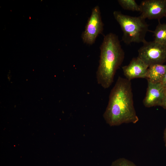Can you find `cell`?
<instances>
[{"label": "cell", "mask_w": 166, "mask_h": 166, "mask_svg": "<svg viewBox=\"0 0 166 166\" xmlns=\"http://www.w3.org/2000/svg\"><path fill=\"white\" fill-rule=\"evenodd\" d=\"M104 118L111 126L139 121L134 107L130 81L119 77L111 89Z\"/></svg>", "instance_id": "cell-1"}, {"label": "cell", "mask_w": 166, "mask_h": 166, "mask_svg": "<svg viewBox=\"0 0 166 166\" xmlns=\"http://www.w3.org/2000/svg\"><path fill=\"white\" fill-rule=\"evenodd\" d=\"M100 49L96 78L98 84L106 89L113 82L116 72L123 61L124 52L118 36L112 33L104 36Z\"/></svg>", "instance_id": "cell-2"}, {"label": "cell", "mask_w": 166, "mask_h": 166, "mask_svg": "<svg viewBox=\"0 0 166 166\" xmlns=\"http://www.w3.org/2000/svg\"><path fill=\"white\" fill-rule=\"evenodd\" d=\"M113 15L123 32L122 41L125 43H143L146 41V35L149 30L148 25L145 19L140 16H131L124 15L121 11H114Z\"/></svg>", "instance_id": "cell-3"}, {"label": "cell", "mask_w": 166, "mask_h": 166, "mask_svg": "<svg viewBox=\"0 0 166 166\" xmlns=\"http://www.w3.org/2000/svg\"><path fill=\"white\" fill-rule=\"evenodd\" d=\"M137 57L148 67L151 65L163 64L166 61V46L155 41L147 42L138 50Z\"/></svg>", "instance_id": "cell-4"}, {"label": "cell", "mask_w": 166, "mask_h": 166, "mask_svg": "<svg viewBox=\"0 0 166 166\" xmlns=\"http://www.w3.org/2000/svg\"><path fill=\"white\" fill-rule=\"evenodd\" d=\"M103 26L100 7L97 6L93 8L85 30L81 34V38L84 43L89 45L93 44L97 37L102 33Z\"/></svg>", "instance_id": "cell-5"}, {"label": "cell", "mask_w": 166, "mask_h": 166, "mask_svg": "<svg viewBox=\"0 0 166 166\" xmlns=\"http://www.w3.org/2000/svg\"><path fill=\"white\" fill-rule=\"evenodd\" d=\"M143 18L158 19L166 17V0H145L140 4Z\"/></svg>", "instance_id": "cell-6"}, {"label": "cell", "mask_w": 166, "mask_h": 166, "mask_svg": "<svg viewBox=\"0 0 166 166\" xmlns=\"http://www.w3.org/2000/svg\"><path fill=\"white\" fill-rule=\"evenodd\" d=\"M166 87L161 83H153L148 81V87L143 103L146 107L160 106Z\"/></svg>", "instance_id": "cell-7"}, {"label": "cell", "mask_w": 166, "mask_h": 166, "mask_svg": "<svg viewBox=\"0 0 166 166\" xmlns=\"http://www.w3.org/2000/svg\"><path fill=\"white\" fill-rule=\"evenodd\" d=\"M148 66L138 57L133 58L129 63L122 67L124 76L131 81L136 78H146Z\"/></svg>", "instance_id": "cell-8"}, {"label": "cell", "mask_w": 166, "mask_h": 166, "mask_svg": "<svg viewBox=\"0 0 166 166\" xmlns=\"http://www.w3.org/2000/svg\"><path fill=\"white\" fill-rule=\"evenodd\" d=\"M166 74V65H154L148 67L146 78L153 83H161Z\"/></svg>", "instance_id": "cell-9"}, {"label": "cell", "mask_w": 166, "mask_h": 166, "mask_svg": "<svg viewBox=\"0 0 166 166\" xmlns=\"http://www.w3.org/2000/svg\"><path fill=\"white\" fill-rule=\"evenodd\" d=\"M154 41L166 46V23H161L159 20L155 30L152 31Z\"/></svg>", "instance_id": "cell-10"}, {"label": "cell", "mask_w": 166, "mask_h": 166, "mask_svg": "<svg viewBox=\"0 0 166 166\" xmlns=\"http://www.w3.org/2000/svg\"><path fill=\"white\" fill-rule=\"evenodd\" d=\"M119 5L124 10L140 12V7L134 0H118Z\"/></svg>", "instance_id": "cell-11"}, {"label": "cell", "mask_w": 166, "mask_h": 166, "mask_svg": "<svg viewBox=\"0 0 166 166\" xmlns=\"http://www.w3.org/2000/svg\"><path fill=\"white\" fill-rule=\"evenodd\" d=\"M110 166H137L132 161L124 158H119L112 163Z\"/></svg>", "instance_id": "cell-12"}, {"label": "cell", "mask_w": 166, "mask_h": 166, "mask_svg": "<svg viewBox=\"0 0 166 166\" xmlns=\"http://www.w3.org/2000/svg\"><path fill=\"white\" fill-rule=\"evenodd\" d=\"M161 106L166 109V90Z\"/></svg>", "instance_id": "cell-13"}, {"label": "cell", "mask_w": 166, "mask_h": 166, "mask_svg": "<svg viewBox=\"0 0 166 166\" xmlns=\"http://www.w3.org/2000/svg\"><path fill=\"white\" fill-rule=\"evenodd\" d=\"M161 83L165 87H166V74L164 77Z\"/></svg>", "instance_id": "cell-14"}, {"label": "cell", "mask_w": 166, "mask_h": 166, "mask_svg": "<svg viewBox=\"0 0 166 166\" xmlns=\"http://www.w3.org/2000/svg\"><path fill=\"white\" fill-rule=\"evenodd\" d=\"M164 140L165 142V145L166 147V127L165 128L164 132Z\"/></svg>", "instance_id": "cell-15"}]
</instances>
